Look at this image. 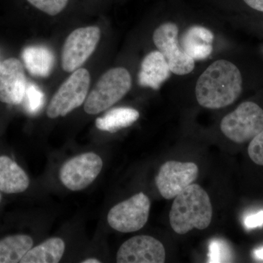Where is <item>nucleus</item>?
<instances>
[{
  "label": "nucleus",
  "instance_id": "f257e3e1",
  "mask_svg": "<svg viewBox=\"0 0 263 263\" xmlns=\"http://www.w3.org/2000/svg\"><path fill=\"white\" fill-rule=\"evenodd\" d=\"M241 73L234 64L226 60L213 62L199 77L195 87L198 103L209 109L226 108L239 98Z\"/></svg>",
  "mask_w": 263,
  "mask_h": 263
},
{
  "label": "nucleus",
  "instance_id": "f03ea898",
  "mask_svg": "<svg viewBox=\"0 0 263 263\" xmlns=\"http://www.w3.org/2000/svg\"><path fill=\"white\" fill-rule=\"evenodd\" d=\"M212 215L209 195L200 185L192 183L175 197L169 214L170 224L176 233L184 235L195 228L206 229Z\"/></svg>",
  "mask_w": 263,
  "mask_h": 263
},
{
  "label": "nucleus",
  "instance_id": "7ed1b4c3",
  "mask_svg": "<svg viewBox=\"0 0 263 263\" xmlns=\"http://www.w3.org/2000/svg\"><path fill=\"white\" fill-rule=\"evenodd\" d=\"M132 87L130 73L124 67H114L99 79L87 95L84 110L96 115L113 106L129 92Z\"/></svg>",
  "mask_w": 263,
  "mask_h": 263
},
{
  "label": "nucleus",
  "instance_id": "20e7f679",
  "mask_svg": "<svg viewBox=\"0 0 263 263\" xmlns=\"http://www.w3.org/2000/svg\"><path fill=\"white\" fill-rule=\"evenodd\" d=\"M91 76L85 68L71 72L48 104L46 114L50 119L66 117L85 103L89 94Z\"/></svg>",
  "mask_w": 263,
  "mask_h": 263
},
{
  "label": "nucleus",
  "instance_id": "39448f33",
  "mask_svg": "<svg viewBox=\"0 0 263 263\" xmlns=\"http://www.w3.org/2000/svg\"><path fill=\"white\" fill-rule=\"evenodd\" d=\"M221 130L237 143L253 139L263 129V110L253 102H245L221 120Z\"/></svg>",
  "mask_w": 263,
  "mask_h": 263
},
{
  "label": "nucleus",
  "instance_id": "423d86ee",
  "mask_svg": "<svg viewBox=\"0 0 263 263\" xmlns=\"http://www.w3.org/2000/svg\"><path fill=\"white\" fill-rule=\"evenodd\" d=\"M154 43L168 64L171 72L187 75L195 68V60L183 51L179 43V28L173 22H165L155 29Z\"/></svg>",
  "mask_w": 263,
  "mask_h": 263
},
{
  "label": "nucleus",
  "instance_id": "0eeeda50",
  "mask_svg": "<svg viewBox=\"0 0 263 263\" xmlns=\"http://www.w3.org/2000/svg\"><path fill=\"white\" fill-rule=\"evenodd\" d=\"M100 29L95 26L76 29L69 34L62 48V69L72 72L89 60L100 40Z\"/></svg>",
  "mask_w": 263,
  "mask_h": 263
},
{
  "label": "nucleus",
  "instance_id": "6e6552de",
  "mask_svg": "<svg viewBox=\"0 0 263 263\" xmlns=\"http://www.w3.org/2000/svg\"><path fill=\"white\" fill-rule=\"evenodd\" d=\"M151 209L149 198L143 193L114 205L109 211L108 222L114 230L121 233H133L146 224Z\"/></svg>",
  "mask_w": 263,
  "mask_h": 263
},
{
  "label": "nucleus",
  "instance_id": "1a4fd4ad",
  "mask_svg": "<svg viewBox=\"0 0 263 263\" xmlns=\"http://www.w3.org/2000/svg\"><path fill=\"white\" fill-rule=\"evenodd\" d=\"M103 162L94 152H86L72 157L62 164L60 179L62 184L71 191H81L98 178Z\"/></svg>",
  "mask_w": 263,
  "mask_h": 263
},
{
  "label": "nucleus",
  "instance_id": "9d476101",
  "mask_svg": "<svg viewBox=\"0 0 263 263\" xmlns=\"http://www.w3.org/2000/svg\"><path fill=\"white\" fill-rule=\"evenodd\" d=\"M198 174V167L194 162L168 161L161 166L156 176V185L160 195L171 200L193 183Z\"/></svg>",
  "mask_w": 263,
  "mask_h": 263
},
{
  "label": "nucleus",
  "instance_id": "9b49d317",
  "mask_svg": "<svg viewBox=\"0 0 263 263\" xmlns=\"http://www.w3.org/2000/svg\"><path fill=\"white\" fill-rule=\"evenodd\" d=\"M165 249L149 235H138L126 240L117 252L118 263H163Z\"/></svg>",
  "mask_w": 263,
  "mask_h": 263
},
{
  "label": "nucleus",
  "instance_id": "f8f14e48",
  "mask_svg": "<svg viewBox=\"0 0 263 263\" xmlns=\"http://www.w3.org/2000/svg\"><path fill=\"white\" fill-rule=\"evenodd\" d=\"M27 82L23 64L18 59L9 58L0 65V101L19 105L25 98Z\"/></svg>",
  "mask_w": 263,
  "mask_h": 263
},
{
  "label": "nucleus",
  "instance_id": "ddd939ff",
  "mask_svg": "<svg viewBox=\"0 0 263 263\" xmlns=\"http://www.w3.org/2000/svg\"><path fill=\"white\" fill-rule=\"evenodd\" d=\"M171 69L163 55L159 51L147 54L141 62L138 84L143 87L157 90L169 79Z\"/></svg>",
  "mask_w": 263,
  "mask_h": 263
},
{
  "label": "nucleus",
  "instance_id": "4468645a",
  "mask_svg": "<svg viewBox=\"0 0 263 263\" xmlns=\"http://www.w3.org/2000/svg\"><path fill=\"white\" fill-rule=\"evenodd\" d=\"M214 39L212 31L202 26H193L183 33L180 44L195 61L204 60L212 54Z\"/></svg>",
  "mask_w": 263,
  "mask_h": 263
},
{
  "label": "nucleus",
  "instance_id": "2eb2a0df",
  "mask_svg": "<svg viewBox=\"0 0 263 263\" xmlns=\"http://www.w3.org/2000/svg\"><path fill=\"white\" fill-rule=\"evenodd\" d=\"M25 171L8 156H0V192L6 194L23 193L29 186Z\"/></svg>",
  "mask_w": 263,
  "mask_h": 263
},
{
  "label": "nucleus",
  "instance_id": "dca6fc26",
  "mask_svg": "<svg viewBox=\"0 0 263 263\" xmlns=\"http://www.w3.org/2000/svg\"><path fill=\"white\" fill-rule=\"evenodd\" d=\"M22 59L26 68L34 77H48L54 67V54L46 46H30L24 48Z\"/></svg>",
  "mask_w": 263,
  "mask_h": 263
},
{
  "label": "nucleus",
  "instance_id": "f3484780",
  "mask_svg": "<svg viewBox=\"0 0 263 263\" xmlns=\"http://www.w3.org/2000/svg\"><path fill=\"white\" fill-rule=\"evenodd\" d=\"M65 243L60 238H51L29 249L21 263H57L63 257Z\"/></svg>",
  "mask_w": 263,
  "mask_h": 263
},
{
  "label": "nucleus",
  "instance_id": "a211bd4d",
  "mask_svg": "<svg viewBox=\"0 0 263 263\" xmlns=\"http://www.w3.org/2000/svg\"><path fill=\"white\" fill-rule=\"evenodd\" d=\"M138 110L131 108H117L98 118L95 125L100 130L116 133L131 126L139 119Z\"/></svg>",
  "mask_w": 263,
  "mask_h": 263
},
{
  "label": "nucleus",
  "instance_id": "6ab92c4d",
  "mask_svg": "<svg viewBox=\"0 0 263 263\" xmlns=\"http://www.w3.org/2000/svg\"><path fill=\"white\" fill-rule=\"evenodd\" d=\"M32 246V238L28 235L5 237L0 240V263L20 262Z\"/></svg>",
  "mask_w": 263,
  "mask_h": 263
},
{
  "label": "nucleus",
  "instance_id": "aec40b11",
  "mask_svg": "<svg viewBox=\"0 0 263 263\" xmlns=\"http://www.w3.org/2000/svg\"><path fill=\"white\" fill-rule=\"evenodd\" d=\"M233 259L229 245L224 240L216 238L209 245V262H228Z\"/></svg>",
  "mask_w": 263,
  "mask_h": 263
},
{
  "label": "nucleus",
  "instance_id": "412c9836",
  "mask_svg": "<svg viewBox=\"0 0 263 263\" xmlns=\"http://www.w3.org/2000/svg\"><path fill=\"white\" fill-rule=\"evenodd\" d=\"M25 98H27V108L29 113L37 114L43 108L45 102L44 93L36 85L27 84Z\"/></svg>",
  "mask_w": 263,
  "mask_h": 263
},
{
  "label": "nucleus",
  "instance_id": "4be33fe9",
  "mask_svg": "<svg viewBox=\"0 0 263 263\" xmlns=\"http://www.w3.org/2000/svg\"><path fill=\"white\" fill-rule=\"evenodd\" d=\"M27 2L46 14L56 15L65 9L69 0H27Z\"/></svg>",
  "mask_w": 263,
  "mask_h": 263
},
{
  "label": "nucleus",
  "instance_id": "5701e85b",
  "mask_svg": "<svg viewBox=\"0 0 263 263\" xmlns=\"http://www.w3.org/2000/svg\"><path fill=\"white\" fill-rule=\"evenodd\" d=\"M248 153L254 163L263 166V129L251 141Z\"/></svg>",
  "mask_w": 263,
  "mask_h": 263
},
{
  "label": "nucleus",
  "instance_id": "b1692460",
  "mask_svg": "<svg viewBox=\"0 0 263 263\" xmlns=\"http://www.w3.org/2000/svg\"><path fill=\"white\" fill-rule=\"evenodd\" d=\"M245 228L248 230L254 229L263 226V211L248 215L245 219Z\"/></svg>",
  "mask_w": 263,
  "mask_h": 263
},
{
  "label": "nucleus",
  "instance_id": "393cba45",
  "mask_svg": "<svg viewBox=\"0 0 263 263\" xmlns=\"http://www.w3.org/2000/svg\"><path fill=\"white\" fill-rule=\"evenodd\" d=\"M249 8L263 13V0H243Z\"/></svg>",
  "mask_w": 263,
  "mask_h": 263
},
{
  "label": "nucleus",
  "instance_id": "a878e982",
  "mask_svg": "<svg viewBox=\"0 0 263 263\" xmlns=\"http://www.w3.org/2000/svg\"><path fill=\"white\" fill-rule=\"evenodd\" d=\"M254 256L256 258L263 260V247L255 249L254 251Z\"/></svg>",
  "mask_w": 263,
  "mask_h": 263
},
{
  "label": "nucleus",
  "instance_id": "bb28decb",
  "mask_svg": "<svg viewBox=\"0 0 263 263\" xmlns=\"http://www.w3.org/2000/svg\"><path fill=\"white\" fill-rule=\"evenodd\" d=\"M100 261L98 259L95 258H88L84 259L82 261V263H100Z\"/></svg>",
  "mask_w": 263,
  "mask_h": 263
},
{
  "label": "nucleus",
  "instance_id": "cd10ccee",
  "mask_svg": "<svg viewBox=\"0 0 263 263\" xmlns=\"http://www.w3.org/2000/svg\"><path fill=\"white\" fill-rule=\"evenodd\" d=\"M1 200H2V195H1V193H0V202H1Z\"/></svg>",
  "mask_w": 263,
  "mask_h": 263
}]
</instances>
